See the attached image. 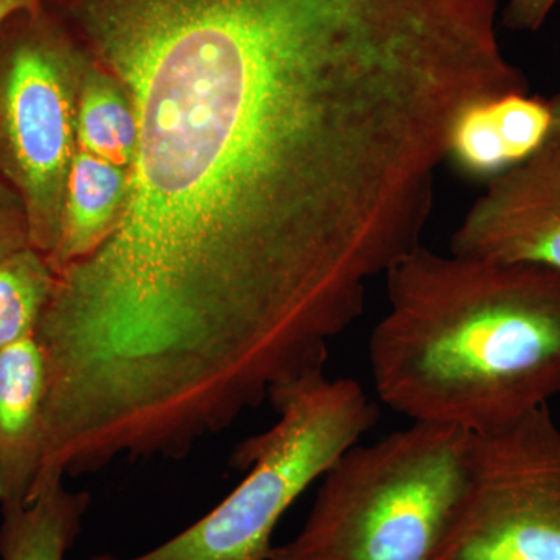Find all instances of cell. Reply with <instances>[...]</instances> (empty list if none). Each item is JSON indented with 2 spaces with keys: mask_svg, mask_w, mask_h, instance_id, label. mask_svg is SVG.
I'll return each instance as SVG.
<instances>
[{
  "mask_svg": "<svg viewBox=\"0 0 560 560\" xmlns=\"http://www.w3.org/2000/svg\"><path fill=\"white\" fill-rule=\"evenodd\" d=\"M138 120L119 226L57 275L50 340L160 404L326 371L419 246L456 114L511 88L488 0H44Z\"/></svg>",
  "mask_w": 560,
  "mask_h": 560,
  "instance_id": "1",
  "label": "cell"
},
{
  "mask_svg": "<svg viewBox=\"0 0 560 560\" xmlns=\"http://www.w3.org/2000/svg\"><path fill=\"white\" fill-rule=\"evenodd\" d=\"M385 279L370 366L390 410L478 434L559 397V271L420 243Z\"/></svg>",
  "mask_w": 560,
  "mask_h": 560,
  "instance_id": "2",
  "label": "cell"
},
{
  "mask_svg": "<svg viewBox=\"0 0 560 560\" xmlns=\"http://www.w3.org/2000/svg\"><path fill=\"white\" fill-rule=\"evenodd\" d=\"M471 433L412 422L357 444L323 478L311 514L268 560H433L469 475Z\"/></svg>",
  "mask_w": 560,
  "mask_h": 560,
  "instance_id": "3",
  "label": "cell"
},
{
  "mask_svg": "<svg viewBox=\"0 0 560 560\" xmlns=\"http://www.w3.org/2000/svg\"><path fill=\"white\" fill-rule=\"evenodd\" d=\"M278 420L238 445L231 464L248 469L212 511L160 547L132 558L92 560H268L280 518L313 482L375 427L378 407L353 378L312 375L270 399Z\"/></svg>",
  "mask_w": 560,
  "mask_h": 560,
  "instance_id": "4",
  "label": "cell"
},
{
  "mask_svg": "<svg viewBox=\"0 0 560 560\" xmlns=\"http://www.w3.org/2000/svg\"><path fill=\"white\" fill-rule=\"evenodd\" d=\"M88 61L44 3L0 27V175L24 201L31 246L46 259L60 241Z\"/></svg>",
  "mask_w": 560,
  "mask_h": 560,
  "instance_id": "5",
  "label": "cell"
},
{
  "mask_svg": "<svg viewBox=\"0 0 560 560\" xmlns=\"http://www.w3.org/2000/svg\"><path fill=\"white\" fill-rule=\"evenodd\" d=\"M433 560H560V425L548 405L471 434L466 489Z\"/></svg>",
  "mask_w": 560,
  "mask_h": 560,
  "instance_id": "6",
  "label": "cell"
},
{
  "mask_svg": "<svg viewBox=\"0 0 560 560\" xmlns=\"http://www.w3.org/2000/svg\"><path fill=\"white\" fill-rule=\"evenodd\" d=\"M451 250L560 272V158L548 143L486 183L453 232Z\"/></svg>",
  "mask_w": 560,
  "mask_h": 560,
  "instance_id": "7",
  "label": "cell"
},
{
  "mask_svg": "<svg viewBox=\"0 0 560 560\" xmlns=\"http://www.w3.org/2000/svg\"><path fill=\"white\" fill-rule=\"evenodd\" d=\"M47 370L35 337L0 352V510L28 503L46 448Z\"/></svg>",
  "mask_w": 560,
  "mask_h": 560,
  "instance_id": "8",
  "label": "cell"
},
{
  "mask_svg": "<svg viewBox=\"0 0 560 560\" xmlns=\"http://www.w3.org/2000/svg\"><path fill=\"white\" fill-rule=\"evenodd\" d=\"M130 187V168L77 149L66 186L60 241L47 257L55 275L108 241L127 208Z\"/></svg>",
  "mask_w": 560,
  "mask_h": 560,
  "instance_id": "9",
  "label": "cell"
},
{
  "mask_svg": "<svg viewBox=\"0 0 560 560\" xmlns=\"http://www.w3.org/2000/svg\"><path fill=\"white\" fill-rule=\"evenodd\" d=\"M90 506V493L62 482L28 503L0 510V560H66Z\"/></svg>",
  "mask_w": 560,
  "mask_h": 560,
  "instance_id": "10",
  "label": "cell"
},
{
  "mask_svg": "<svg viewBox=\"0 0 560 560\" xmlns=\"http://www.w3.org/2000/svg\"><path fill=\"white\" fill-rule=\"evenodd\" d=\"M136 147L138 120L130 98L113 77L88 61L77 110V149L130 168Z\"/></svg>",
  "mask_w": 560,
  "mask_h": 560,
  "instance_id": "11",
  "label": "cell"
},
{
  "mask_svg": "<svg viewBox=\"0 0 560 560\" xmlns=\"http://www.w3.org/2000/svg\"><path fill=\"white\" fill-rule=\"evenodd\" d=\"M57 275L32 246L0 261V352L35 337Z\"/></svg>",
  "mask_w": 560,
  "mask_h": 560,
  "instance_id": "12",
  "label": "cell"
},
{
  "mask_svg": "<svg viewBox=\"0 0 560 560\" xmlns=\"http://www.w3.org/2000/svg\"><path fill=\"white\" fill-rule=\"evenodd\" d=\"M493 97L478 98L460 108L445 143V161H451L460 175L485 183L517 167L497 127L490 105Z\"/></svg>",
  "mask_w": 560,
  "mask_h": 560,
  "instance_id": "13",
  "label": "cell"
},
{
  "mask_svg": "<svg viewBox=\"0 0 560 560\" xmlns=\"http://www.w3.org/2000/svg\"><path fill=\"white\" fill-rule=\"evenodd\" d=\"M31 246L27 210L9 180L0 175V261Z\"/></svg>",
  "mask_w": 560,
  "mask_h": 560,
  "instance_id": "14",
  "label": "cell"
},
{
  "mask_svg": "<svg viewBox=\"0 0 560 560\" xmlns=\"http://www.w3.org/2000/svg\"><path fill=\"white\" fill-rule=\"evenodd\" d=\"M558 2L559 0H506L504 24L512 31H539Z\"/></svg>",
  "mask_w": 560,
  "mask_h": 560,
  "instance_id": "15",
  "label": "cell"
},
{
  "mask_svg": "<svg viewBox=\"0 0 560 560\" xmlns=\"http://www.w3.org/2000/svg\"><path fill=\"white\" fill-rule=\"evenodd\" d=\"M44 0H0V27L14 14L39 9Z\"/></svg>",
  "mask_w": 560,
  "mask_h": 560,
  "instance_id": "16",
  "label": "cell"
},
{
  "mask_svg": "<svg viewBox=\"0 0 560 560\" xmlns=\"http://www.w3.org/2000/svg\"><path fill=\"white\" fill-rule=\"evenodd\" d=\"M548 102H550L552 116L551 135L550 139H548V145H550L560 158V91L558 94L552 95L551 98H548Z\"/></svg>",
  "mask_w": 560,
  "mask_h": 560,
  "instance_id": "17",
  "label": "cell"
},
{
  "mask_svg": "<svg viewBox=\"0 0 560 560\" xmlns=\"http://www.w3.org/2000/svg\"><path fill=\"white\" fill-rule=\"evenodd\" d=\"M559 399H560V393H559Z\"/></svg>",
  "mask_w": 560,
  "mask_h": 560,
  "instance_id": "18",
  "label": "cell"
}]
</instances>
